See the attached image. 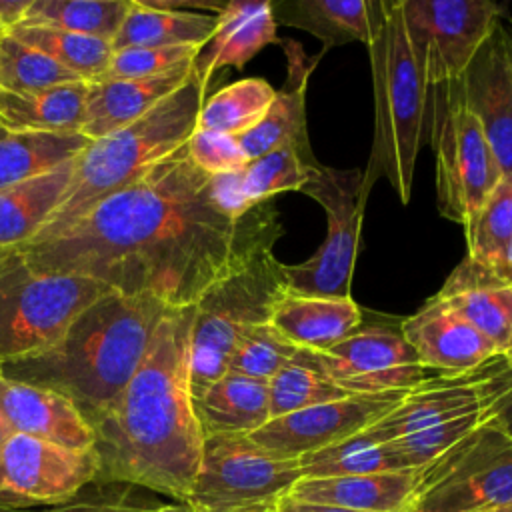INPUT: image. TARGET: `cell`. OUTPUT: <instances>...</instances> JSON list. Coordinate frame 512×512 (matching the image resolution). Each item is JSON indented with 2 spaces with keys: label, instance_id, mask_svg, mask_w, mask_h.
<instances>
[{
  "label": "cell",
  "instance_id": "6da1fadb",
  "mask_svg": "<svg viewBox=\"0 0 512 512\" xmlns=\"http://www.w3.org/2000/svg\"><path fill=\"white\" fill-rule=\"evenodd\" d=\"M240 220L212 196L186 144L58 238L20 248L46 272L86 276L170 310L194 306L234 264Z\"/></svg>",
  "mask_w": 512,
  "mask_h": 512
},
{
  "label": "cell",
  "instance_id": "7a4b0ae2",
  "mask_svg": "<svg viewBox=\"0 0 512 512\" xmlns=\"http://www.w3.org/2000/svg\"><path fill=\"white\" fill-rule=\"evenodd\" d=\"M192 320L194 306L164 314L134 378L90 424L98 458L94 482L188 500L204 444L190 392Z\"/></svg>",
  "mask_w": 512,
  "mask_h": 512
},
{
  "label": "cell",
  "instance_id": "3957f363",
  "mask_svg": "<svg viewBox=\"0 0 512 512\" xmlns=\"http://www.w3.org/2000/svg\"><path fill=\"white\" fill-rule=\"evenodd\" d=\"M170 308L116 290L84 308L48 350L0 366V374L54 390L92 424L128 386Z\"/></svg>",
  "mask_w": 512,
  "mask_h": 512
},
{
  "label": "cell",
  "instance_id": "277c9868",
  "mask_svg": "<svg viewBox=\"0 0 512 512\" xmlns=\"http://www.w3.org/2000/svg\"><path fill=\"white\" fill-rule=\"evenodd\" d=\"M282 234L278 214L260 204L240 218L238 254L232 268L194 304L190 332L192 398L228 372L234 346L244 332L268 322L286 294L284 264L274 256Z\"/></svg>",
  "mask_w": 512,
  "mask_h": 512
},
{
  "label": "cell",
  "instance_id": "5b68a950",
  "mask_svg": "<svg viewBox=\"0 0 512 512\" xmlns=\"http://www.w3.org/2000/svg\"><path fill=\"white\" fill-rule=\"evenodd\" d=\"M206 88L194 74L188 84L140 120L92 140L76 156L58 208L30 244L50 242L68 232L100 202L126 190L152 164L182 148L196 130Z\"/></svg>",
  "mask_w": 512,
  "mask_h": 512
},
{
  "label": "cell",
  "instance_id": "8992f818",
  "mask_svg": "<svg viewBox=\"0 0 512 512\" xmlns=\"http://www.w3.org/2000/svg\"><path fill=\"white\" fill-rule=\"evenodd\" d=\"M366 48L374 90V144L364 174L374 182L386 176L400 202L408 204L430 88L406 38L402 0H372Z\"/></svg>",
  "mask_w": 512,
  "mask_h": 512
},
{
  "label": "cell",
  "instance_id": "52a82bcc",
  "mask_svg": "<svg viewBox=\"0 0 512 512\" xmlns=\"http://www.w3.org/2000/svg\"><path fill=\"white\" fill-rule=\"evenodd\" d=\"M98 280L34 268L20 250L0 258V366L54 346L72 320L108 294Z\"/></svg>",
  "mask_w": 512,
  "mask_h": 512
},
{
  "label": "cell",
  "instance_id": "ba28073f",
  "mask_svg": "<svg viewBox=\"0 0 512 512\" xmlns=\"http://www.w3.org/2000/svg\"><path fill=\"white\" fill-rule=\"evenodd\" d=\"M430 142L436 158L438 210L466 230L502 172L466 100L462 78L432 88Z\"/></svg>",
  "mask_w": 512,
  "mask_h": 512
},
{
  "label": "cell",
  "instance_id": "9c48e42d",
  "mask_svg": "<svg viewBox=\"0 0 512 512\" xmlns=\"http://www.w3.org/2000/svg\"><path fill=\"white\" fill-rule=\"evenodd\" d=\"M402 512H512V438L482 420L422 468Z\"/></svg>",
  "mask_w": 512,
  "mask_h": 512
},
{
  "label": "cell",
  "instance_id": "30bf717a",
  "mask_svg": "<svg viewBox=\"0 0 512 512\" xmlns=\"http://www.w3.org/2000/svg\"><path fill=\"white\" fill-rule=\"evenodd\" d=\"M302 478L296 458L276 456L250 436H204L188 504L194 512H276Z\"/></svg>",
  "mask_w": 512,
  "mask_h": 512
},
{
  "label": "cell",
  "instance_id": "8fae6325",
  "mask_svg": "<svg viewBox=\"0 0 512 512\" xmlns=\"http://www.w3.org/2000/svg\"><path fill=\"white\" fill-rule=\"evenodd\" d=\"M374 180L364 170H338L320 162L300 192L316 200L328 218L322 246L300 264H284L286 292L296 296H350L362 218Z\"/></svg>",
  "mask_w": 512,
  "mask_h": 512
},
{
  "label": "cell",
  "instance_id": "7c38bea8",
  "mask_svg": "<svg viewBox=\"0 0 512 512\" xmlns=\"http://www.w3.org/2000/svg\"><path fill=\"white\" fill-rule=\"evenodd\" d=\"M482 422L478 392L468 376H432L366 428L408 464L424 468Z\"/></svg>",
  "mask_w": 512,
  "mask_h": 512
},
{
  "label": "cell",
  "instance_id": "4fadbf2b",
  "mask_svg": "<svg viewBox=\"0 0 512 512\" xmlns=\"http://www.w3.org/2000/svg\"><path fill=\"white\" fill-rule=\"evenodd\" d=\"M502 16L490 0H402L406 38L428 88L460 80Z\"/></svg>",
  "mask_w": 512,
  "mask_h": 512
},
{
  "label": "cell",
  "instance_id": "5bb4252c",
  "mask_svg": "<svg viewBox=\"0 0 512 512\" xmlns=\"http://www.w3.org/2000/svg\"><path fill=\"white\" fill-rule=\"evenodd\" d=\"M98 474L92 450H72L10 434L0 450V510L44 508L70 500Z\"/></svg>",
  "mask_w": 512,
  "mask_h": 512
},
{
  "label": "cell",
  "instance_id": "9a60e30c",
  "mask_svg": "<svg viewBox=\"0 0 512 512\" xmlns=\"http://www.w3.org/2000/svg\"><path fill=\"white\" fill-rule=\"evenodd\" d=\"M314 354L318 368L350 394L410 390L436 376L416 356L402 330L382 322H362L344 340Z\"/></svg>",
  "mask_w": 512,
  "mask_h": 512
},
{
  "label": "cell",
  "instance_id": "2e32d148",
  "mask_svg": "<svg viewBox=\"0 0 512 512\" xmlns=\"http://www.w3.org/2000/svg\"><path fill=\"white\" fill-rule=\"evenodd\" d=\"M406 394H352L340 400L318 404L300 412L268 420L250 438L264 450L282 458H302L340 440H346L382 416H386Z\"/></svg>",
  "mask_w": 512,
  "mask_h": 512
},
{
  "label": "cell",
  "instance_id": "e0dca14e",
  "mask_svg": "<svg viewBox=\"0 0 512 512\" xmlns=\"http://www.w3.org/2000/svg\"><path fill=\"white\" fill-rule=\"evenodd\" d=\"M462 86L502 176L512 180V22L506 16L474 56Z\"/></svg>",
  "mask_w": 512,
  "mask_h": 512
},
{
  "label": "cell",
  "instance_id": "ac0fdd59",
  "mask_svg": "<svg viewBox=\"0 0 512 512\" xmlns=\"http://www.w3.org/2000/svg\"><path fill=\"white\" fill-rule=\"evenodd\" d=\"M402 336L422 364L438 376H466L496 356V346L436 294L400 322Z\"/></svg>",
  "mask_w": 512,
  "mask_h": 512
},
{
  "label": "cell",
  "instance_id": "d6986e66",
  "mask_svg": "<svg viewBox=\"0 0 512 512\" xmlns=\"http://www.w3.org/2000/svg\"><path fill=\"white\" fill-rule=\"evenodd\" d=\"M0 414L12 434L72 450H92L94 430L66 396L0 374Z\"/></svg>",
  "mask_w": 512,
  "mask_h": 512
},
{
  "label": "cell",
  "instance_id": "ffe728a7",
  "mask_svg": "<svg viewBox=\"0 0 512 512\" xmlns=\"http://www.w3.org/2000/svg\"><path fill=\"white\" fill-rule=\"evenodd\" d=\"M194 74V62H190L156 76L90 82L82 134L88 140H98L140 120L162 100L188 84Z\"/></svg>",
  "mask_w": 512,
  "mask_h": 512
},
{
  "label": "cell",
  "instance_id": "44dd1931",
  "mask_svg": "<svg viewBox=\"0 0 512 512\" xmlns=\"http://www.w3.org/2000/svg\"><path fill=\"white\" fill-rule=\"evenodd\" d=\"M272 42H278V36L270 2H226L216 14V28L210 40L198 50L194 60L196 76L208 86L214 72L244 68L248 60Z\"/></svg>",
  "mask_w": 512,
  "mask_h": 512
},
{
  "label": "cell",
  "instance_id": "7402d4cb",
  "mask_svg": "<svg viewBox=\"0 0 512 512\" xmlns=\"http://www.w3.org/2000/svg\"><path fill=\"white\" fill-rule=\"evenodd\" d=\"M500 352L512 340V284L464 258L436 292Z\"/></svg>",
  "mask_w": 512,
  "mask_h": 512
},
{
  "label": "cell",
  "instance_id": "603a6c76",
  "mask_svg": "<svg viewBox=\"0 0 512 512\" xmlns=\"http://www.w3.org/2000/svg\"><path fill=\"white\" fill-rule=\"evenodd\" d=\"M284 44L288 58L284 86L276 90L266 116L252 130L236 136L248 160H254L286 142L310 148L306 130V88L320 54L316 58H308L300 44L292 40H286Z\"/></svg>",
  "mask_w": 512,
  "mask_h": 512
},
{
  "label": "cell",
  "instance_id": "cb8c5ba5",
  "mask_svg": "<svg viewBox=\"0 0 512 512\" xmlns=\"http://www.w3.org/2000/svg\"><path fill=\"white\" fill-rule=\"evenodd\" d=\"M302 350L324 352L362 326V308L352 296L284 294L268 320Z\"/></svg>",
  "mask_w": 512,
  "mask_h": 512
},
{
  "label": "cell",
  "instance_id": "d4e9b609",
  "mask_svg": "<svg viewBox=\"0 0 512 512\" xmlns=\"http://www.w3.org/2000/svg\"><path fill=\"white\" fill-rule=\"evenodd\" d=\"M420 472L422 468L360 476L300 478L288 496L360 512H402L416 490Z\"/></svg>",
  "mask_w": 512,
  "mask_h": 512
},
{
  "label": "cell",
  "instance_id": "484cf974",
  "mask_svg": "<svg viewBox=\"0 0 512 512\" xmlns=\"http://www.w3.org/2000/svg\"><path fill=\"white\" fill-rule=\"evenodd\" d=\"M202 434L250 436L270 420L268 380L224 372L192 398Z\"/></svg>",
  "mask_w": 512,
  "mask_h": 512
},
{
  "label": "cell",
  "instance_id": "4316f807",
  "mask_svg": "<svg viewBox=\"0 0 512 512\" xmlns=\"http://www.w3.org/2000/svg\"><path fill=\"white\" fill-rule=\"evenodd\" d=\"M74 160L0 190V254L24 248L42 230L70 184Z\"/></svg>",
  "mask_w": 512,
  "mask_h": 512
},
{
  "label": "cell",
  "instance_id": "83f0119b",
  "mask_svg": "<svg viewBox=\"0 0 512 512\" xmlns=\"http://www.w3.org/2000/svg\"><path fill=\"white\" fill-rule=\"evenodd\" d=\"M216 28V14L178 10L166 2L132 0L130 10L110 42L112 52L124 48H202Z\"/></svg>",
  "mask_w": 512,
  "mask_h": 512
},
{
  "label": "cell",
  "instance_id": "f1b7e54d",
  "mask_svg": "<svg viewBox=\"0 0 512 512\" xmlns=\"http://www.w3.org/2000/svg\"><path fill=\"white\" fill-rule=\"evenodd\" d=\"M90 82L78 80L26 94L0 92V126L16 132L82 134Z\"/></svg>",
  "mask_w": 512,
  "mask_h": 512
},
{
  "label": "cell",
  "instance_id": "f546056e",
  "mask_svg": "<svg viewBox=\"0 0 512 512\" xmlns=\"http://www.w3.org/2000/svg\"><path fill=\"white\" fill-rule=\"evenodd\" d=\"M270 4L276 24L316 36L324 50L370 40L372 0H276Z\"/></svg>",
  "mask_w": 512,
  "mask_h": 512
},
{
  "label": "cell",
  "instance_id": "4dcf8cb0",
  "mask_svg": "<svg viewBox=\"0 0 512 512\" xmlns=\"http://www.w3.org/2000/svg\"><path fill=\"white\" fill-rule=\"evenodd\" d=\"M92 140L84 134L16 132L0 126V190L74 160Z\"/></svg>",
  "mask_w": 512,
  "mask_h": 512
},
{
  "label": "cell",
  "instance_id": "1f68e13d",
  "mask_svg": "<svg viewBox=\"0 0 512 512\" xmlns=\"http://www.w3.org/2000/svg\"><path fill=\"white\" fill-rule=\"evenodd\" d=\"M302 478H330V476H360L414 470L388 444L362 430L346 440L316 450L298 458Z\"/></svg>",
  "mask_w": 512,
  "mask_h": 512
},
{
  "label": "cell",
  "instance_id": "d6a6232c",
  "mask_svg": "<svg viewBox=\"0 0 512 512\" xmlns=\"http://www.w3.org/2000/svg\"><path fill=\"white\" fill-rule=\"evenodd\" d=\"M132 0H34L22 26L56 28L112 42Z\"/></svg>",
  "mask_w": 512,
  "mask_h": 512
},
{
  "label": "cell",
  "instance_id": "836d02e7",
  "mask_svg": "<svg viewBox=\"0 0 512 512\" xmlns=\"http://www.w3.org/2000/svg\"><path fill=\"white\" fill-rule=\"evenodd\" d=\"M316 164L312 148L294 142H286L250 160L240 170V188L248 208L266 204L268 198L280 192H300Z\"/></svg>",
  "mask_w": 512,
  "mask_h": 512
},
{
  "label": "cell",
  "instance_id": "e575fe53",
  "mask_svg": "<svg viewBox=\"0 0 512 512\" xmlns=\"http://www.w3.org/2000/svg\"><path fill=\"white\" fill-rule=\"evenodd\" d=\"M274 96L276 90L264 78L236 80L204 100L196 128L236 138L266 116Z\"/></svg>",
  "mask_w": 512,
  "mask_h": 512
},
{
  "label": "cell",
  "instance_id": "d590c367",
  "mask_svg": "<svg viewBox=\"0 0 512 512\" xmlns=\"http://www.w3.org/2000/svg\"><path fill=\"white\" fill-rule=\"evenodd\" d=\"M10 36L46 54L86 82H96L110 64L112 46L106 40L42 26H14Z\"/></svg>",
  "mask_w": 512,
  "mask_h": 512
},
{
  "label": "cell",
  "instance_id": "8d00e7d4",
  "mask_svg": "<svg viewBox=\"0 0 512 512\" xmlns=\"http://www.w3.org/2000/svg\"><path fill=\"white\" fill-rule=\"evenodd\" d=\"M346 396L352 394L318 368L316 354L310 350H306L300 360L280 368L268 378L270 420Z\"/></svg>",
  "mask_w": 512,
  "mask_h": 512
},
{
  "label": "cell",
  "instance_id": "74e56055",
  "mask_svg": "<svg viewBox=\"0 0 512 512\" xmlns=\"http://www.w3.org/2000/svg\"><path fill=\"white\" fill-rule=\"evenodd\" d=\"M468 240V260L494 270L512 242V180L500 178L488 194L478 214L464 230Z\"/></svg>",
  "mask_w": 512,
  "mask_h": 512
},
{
  "label": "cell",
  "instance_id": "f35d334b",
  "mask_svg": "<svg viewBox=\"0 0 512 512\" xmlns=\"http://www.w3.org/2000/svg\"><path fill=\"white\" fill-rule=\"evenodd\" d=\"M78 80L82 78L8 32L0 36V92L26 94Z\"/></svg>",
  "mask_w": 512,
  "mask_h": 512
},
{
  "label": "cell",
  "instance_id": "ab89813d",
  "mask_svg": "<svg viewBox=\"0 0 512 512\" xmlns=\"http://www.w3.org/2000/svg\"><path fill=\"white\" fill-rule=\"evenodd\" d=\"M306 350L286 340L270 322L256 324L244 332L232 350L228 370L268 380L280 368L300 360Z\"/></svg>",
  "mask_w": 512,
  "mask_h": 512
},
{
  "label": "cell",
  "instance_id": "60d3db41",
  "mask_svg": "<svg viewBox=\"0 0 512 512\" xmlns=\"http://www.w3.org/2000/svg\"><path fill=\"white\" fill-rule=\"evenodd\" d=\"M162 502L152 492L118 482H92L70 500L28 510L4 512H156Z\"/></svg>",
  "mask_w": 512,
  "mask_h": 512
},
{
  "label": "cell",
  "instance_id": "b9f144b4",
  "mask_svg": "<svg viewBox=\"0 0 512 512\" xmlns=\"http://www.w3.org/2000/svg\"><path fill=\"white\" fill-rule=\"evenodd\" d=\"M466 376L478 392L482 420L512 438V356L496 354Z\"/></svg>",
  "mask_w": 512,
  "mask_h": 512
},
{
  "label": "cell",
  "instance_id": "7bdbcfd3",
  "mask_svg": "<svg viewBox=\"0 0 512 512\" xmlns=\"http://www.w3.org/2000/svg\"><path fill=\"white\" fill-rule=\"evenodd\" d=\"M196 46H168V48H124L112 52L110 64L96 82L146 78L168 72L176 66L190 64L198 56Z\"/></svg>",
  "mask_w": 512,
  "mask_h": 512
},
{
  "label": "cell",
  "instance_id": "ee69618b",
  "mask_svg": "<svg viewBox=\"0 0 512 512\" xmlns=\"http://www.w3.org/2000/svg\"><path fill=\"white\" fill-rule=\"evenodd\" d=\"M186 148L192 162L210 176L242 170L250 162L238 140L220 132L196 128L194 134L188 138Z\"/></svg>",
  "mask_w": 512,
  "mask_h": 512
},
{
  "label": "cell",
  "instance_id": "f6af8a7d",
  "mask_svg": "<svg viewBox=\"0 0 512 512\" xmlns=\"http://www.w3.org/2000/svg\"><path fill=\"white\" fill-rule=\"evenodd\" d=\"M276 512H360V510H350V508H340L332 504H316V502H302L292 496H284L278 502Z\"/></svg>",
  "mask_w": 512,
  "mask_h": 512
},
{
  "label": "cell",
  "instance_id": "bcb514c9",
  "mask_svg": "<svg viewBox=\"0 0 512 512\" xmlns=\"http://www.w3.org/2000/svg\"><path fill=\"white\" fill-rule=\"evenodd\" d=\"M32 2L34 0H0V20L6 32L24 20V14Z\"/></svg>",
  "mask_w": 512,
  "mask_h": 512
},
{
  "label": "cell",
  "instance_id": "7dc6e473",
  "mask_svg": "<svg viewBox=\"0 0 512 512\" xmlns=\"http://www.w3.org/2000/svg\"><path fill=\"white\" fill-rule=\"evenodd\" d=\"M492 272H494L502 282L512 284V242L508 244V248H506V252H504L500 264H498Z\"/></svg>",
  "mask_w": 512,
  "mask_h": 512
},
{
  "label": "cell",
  "instance_id": "c3c4849f",
  "mask_svg": "<svg viewBox=\"0 0 512 512\" xmlns=\"http://www.w3.org/2000/svg\"><path fill=\"white\" fill-rule=\"evenodd\" d=\"M156 512H194V510L184 502H174V504H160Z\"/></svg>",
  "mask_w": 512,
  "mask_h": 512
},
{
  "label": "cell",
  "instance_id": "681fc988",
  "mask_svg": "<svg viewBox=\"0 0 512 512\" xmlns=\"http://www.w3.org/2000/svg\"><path fill=\"white\" fill-rule=\"evenodd\" d=\"M12 432H10V428L6 426V422H4V418H2V414H0V450H2V446H4V442H6V438L10 436Z\"/></svg>",
  "mask_w": 512,
  "mask_h": 512
},
{
  "label": "cell",
  "instance_id": "f907efd6",
  "mask_svg": "<svg viewBox=\"0 0 512 512\" xmlns=\"http://www.w3.org/2000/svg\"><path fill=\"white\" fill-rule=\"evenodd\" d=\"M500 354H506V356H512V340H510V344L506 346V350L504 352H500Z\"/></svg>",
  "mask_w": 512,
  "mask_h": 512
},
{
  "label": "cell",
  "instance_id": "816d5d0a",
  "mask_svg": "<svg viewBox=\"0 0 512 512\" xmlns=\"http://www.w3.org/2000/svg\"><path fill=\"white\" fill-rule=\"evenodd\" d=\"M2 34H6V28H4V24H2V20H0V36Z\"/></svg>",
  "mask_w": 512,
  "mask_h": 512
},
{
  "label": "cell",
  "instance_id": "f5cc1de1",
  "mask_svg": "<svg viewBox=\"0 0 512 512\" xmlns=\"http://www.w3.org/2000/svg\"><path fill=\"white\" fill-rule=\"evenodd\" d=\"M6 254H8V252H6ZM2 256H4V254H0V258H2Z\"/></svg>",
  "mask_w": 512,
  "mask_h": 512
},
{
  "label": "cell",
  "instance_id": "db71d44e",
  "mask_svg": "<svg viewBox=\"0 0 512 512\" xmlns=\"http://www.w3.org/2000/svg\"><path fill=\"white\" fill-rule=\"evenodd\" d=\"M0 512H4V510H0Z\"/></svg>",
  "mask_w": 512,
  "mask_h": 512
}]
</instances>
